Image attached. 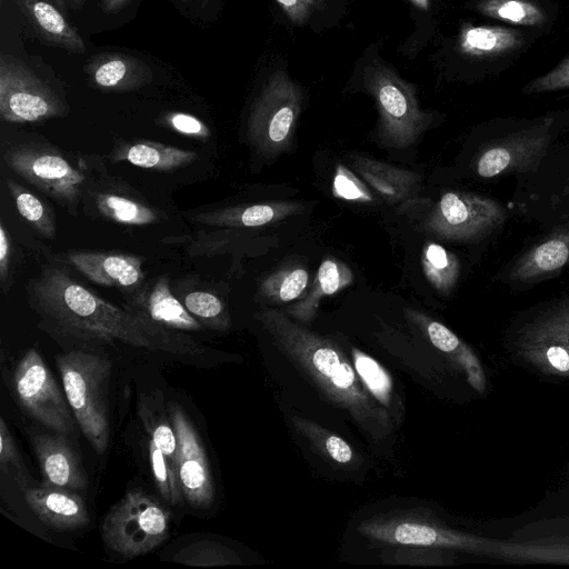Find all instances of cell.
I'll use <instances>...</instances> for the list:
<instances>
[{"label": "cell", "instance_id": "cell-1", "mask_svg": "<svg viewBox=\"0 0 569 569\" xmlns=\"http://www.w3.org/2000/svg\"><path fill=\"white\" fill-rule=\"evenodd\" d=\"M27 295L40 325L56 338L120 341L180 356L204 352L189 336L167 329L129 306L122 308L102 299L58 267L42 266L39 276L27 284Z\"/></svg>", "mask_w": 569, "mask_h": 569}, {"label": "cell", "instance_id": "cell-2", "mask_svg": "<svg viewBox=\"0 0 569 569\" xmlns=\"http://www.w3.org/2000/svg\"><path fill=\"white\" fill-rule=\"evenodd\" d=\"M254 318L280 352L326 400L349 413L373 440L389 436L393 427L389 413L368 393L348 357L335 341L274 308H262Z\"/></svg>", "mask_w": 569, "mask_h": 569}, {"label": "cell", "instance_id": "cell-3", "mask_svg": "<svg viewBox=\"0 0 569 569\" xmlns=\"http://www.w3.org/2000/svg\"><path fill=\"white\" fill-rule=\"evenodd\" d=\"M63 390L83 436L98 452L109 446L108 392L112 363L108 357L73 349L56 358Z\"/></svg>", "mask_w": 569, "mask_h": 569}, {"label": "cell", "instance_id": "cell-4", "mask_svg": "<svg viewBox=\"0 0 569 569\" xmlns=\"http://www.w3.org/2000/svg\"><path fill=\"white\" fill-rule=\"evenodd\" d=\"M170 512L141 490H129L101 523L106 547L124 558L149 553L170 533Z\"/></svg>", "mask_w": 569, "mask_h": 569}, {"label": "cell", "instance_id": "cell-5", "mask_svg": "<svg viewBox=\"0 0 569 569\" xmlns=\"http://www.w3.org/2000/svg\"><path fill=\"white\" fill-rule=\"evenodd\" d=\"M363 80L377 104L380 138L398 149L412 146L432 121L420 109L415 87L378 61L365 69Z\"/></svg>", "mask_w": 569, "mask_h": 569}, {"label": "cell", "instance_id": "cell-6", "mask_svg": "<svg viewBox=\"0 0 569 569\" xmlns=\"http://www.w3.org/2000/svg\"><path fill=\"white\" fill-rule=\"evenodd\" d=\"M301 106L298 86L284 72H274L254 101L248 120V139L259 154L270 159L289 148Z\"/></svg>", "mask_w": 569, "mask_h": 569}, {"label": "cell", "instance_id": "cell-7", "mask_svg": "<svg viewBox=\"0 0 569 569\" xmlns=\"http://www.w3.org/2000/svg\"><path fill=\"white\" fill-rule=\"evenodd\" d=\"M7 167L73 216L82 197L84 176L61 153L37 143H14L4 148Z\"/></svg>", "mask_w": 569, "mask_h": 569}, {"label": "cell", "instance_id": "cell-8", "mask_svg": "<svg viewBox=\"0 0 569 569\" xmlns=\"http://www.w3.org/2000/svg\"><path fill=\"white\" fill-rule=\"evenodd\" d=\"M361 536L386 545L480 552L485 542L416 513L377 515L358 526Z\"/></svg>", "mask_w": 569, "mask_h": 569}, {"label": "cell", "instance_id": "cell-9", "mask_svg": "<svg viewBox=\"0 0 569 569\" xmlns=\"http://www.w3.org/2000/svg\"><path fill=\"white\" fill-rule=\"evenodd\" d=\"M506 220L505 208L483 196L449 191L442 194L427 214L423 228L443 240L475 241Z\"/></svg>", "mask_w": 569, "mask_h": 569}, {"label": "cell", "instance_id": "cell-10", "mask_svg": "<svg viewBox=\"0 0 569 569\" xmlns=\"http://www.w3.org/2000/svg\"><path fill=\"white\" fill-rule=\"evenodd\" d=\"M13 386L19 403L37 421L68 433L74 429L70 406L37 349L24 352L13 372Z\"/></svg>", "mask_w": 569, "mask_h": 569}, {"label": "cell", "instance_id": "cell-11", "mask_svg": "<svg viewBox=\"0 0 569 569\" xmlns=\"http://www.w3.org/2000/svg\"><path fill=\"white\" fill-rule=\"evenodd\" d=\"M64 112V103L47 83L20 61L1 54L0 114L4 121L38 122Z\"/></svg>", "mask_w": 569, "mask_h": 569}, {"label": "cell", "instance_id": "cell-12", "mask_svg": "<svg viewBox=\"0 0 569 569\" xmlns=\"http://www.w3.org/2000/svg\"><path fill=\"white\" fill-rule=\"evenodd\" d=\"M169 421L177 436L176 468L183 497L196 509H207L214 500L216 489L206 450L183 409L168 403Z\"/></svg>", "mask_w": 569, "mask_h": 569}, {"label": "cell", "instance_id": "cell-13", "mask_svg": "<svg viewBox=\"0 0 569 569\" xmlns=\"http://www.w3.org/2000/svg\"><path fill=\"white\" fill-rule=\"evenodd\" d=\"M555 117H542L528 128L512 132L486 148L477 159L476 170L482 178L532 169L546 153L552 139Z\"/></svg>", "mask_w": 569, "mask_h": 569}, {"label": "cell", "instance_id": "cell-14", "mask_svg": "<svg viewBox=\"0 0 569 569\" xmlns=\"http://www.w3.org/2000/svg\"><path fill=\"white\" fill-rule=\"evenodd\" d=\"M533 36L511 26L469 23L461 28L457 48L462 58L497 74L527 50Z\"/></svg>", "mask_w": 569, "mask_h": 569}, {"label": "cell", "instance_id": "cell-15", "mask_svg": "<svg viewBox=\"0 0 569 569\" xmlns=\"http://www.w3.org/2000/svg\"><path fill=\"white\" fill-rule=\"evenodd\" d=\"M31 441L39 461L42 486L86 491L88 482L84 470L66 433H36L31 436Z\"/></svg>", "mask_w": 569, "mask_h": 569}, {"label": "cell", "instance_id": "cell-16", "mask_svg": "<svg viewBox=\"0 0 569 569\" xmlns=\"http://www.w3.org/2000/svg\"><path fill=\"white\" fill-rule=\"evenodd\" d=\"M68 262L90 281L133 291L142 286V258L118 251H70Z\"/></svg>", "mask_w": 569, "mask_h": 569}, {"label": "cell", "instance_id": "cell-17", "mask_svg": "<svg viewBox=\"0 0 569 569\" xmlns=\"http://www.w3.org/2000/svg\"><path fill=\"white\" fill-rule=\"evenodd\" d=\"M24 501L46 526L70 531L86 527L89 512L78 492L53 487H28L22 490Z\"/></svg>", "mask_w": 569, "mask_h": 569}, {"label": "cell", "instance_id": "cell-18", "mask_svg": "<svg viewBox=\"0 0 569 569\" xmlns=\"http://www.w3.org/2000/svg\"><path fill=\"white\" fill-rule=\"evenodd\" d=\"M410 318L429 339V341L445 353L466 375L469 385L478 392L487 390V378L475 351L453 333L443 323L413 309H406Z\"/></svg>", "mask_w": 569, "mask_h": 569}, {"label": "cell", "instance_id": "cell-19", "mask_svg": "<svg viewBox=\"0 0 569 569\" xmlns=\"http://www.w3.org/2000/svg\"><path fill=\"white\" fill-rule=\"evenodd\" d=\"M348 159L356 174L387 203L401 202L420 187L421 177L417 172L359 154H350Z\"/></svg>", "mask_w": 569, "mask_h": 569}, {"label": "cell", "instance_id": "cell-20", "mask_svg": "<svg viewBox=\"0 0 569 569\" xmlns=\"http://www.w3.org/2000/svg\"><path fill=\"white\" fill-rule=\"evenodd\" d=\"M156 323L174 331H201L204 326L171 292L167 278L136 293L128 305Z\"/></svg>", "mask_w": 569, "mask_h": 569}, {"label": "cell", "instance_id": "cell-21", "mask_svg": "<svg viewBox=\"0 0 569 569\" xmlns=\"http://www.w3.org/2000/svg\"><path fill=\"white\" fill-rule=\"evenodd\" d=\"M569 262V221L532 246L511 267L509 279L517 282L540 280Z\"/></svg>", "mask_w": 569, "mask_h": 569}, {"label": "cell", "instance_id": "cell-22", "mask_svg": "<svg viewBox=\"0 0 569 569\" xmlns=\"http://www.w3.org/2000/svg\"><path fill=\"white\" fill-rule=\"evenodd\" d=\"M86 70L93 83L104 90H134L151 79V71L143 61L120 53L97 56Z\"/></svg>", "mask_w": 569, "mask_h": 569}, {"label": "cell", "instance_id": "cell-23", "mask_svg": "<svg viewBox=\"0 0 569 569\" xmlns=\"http://www.w3.org/2000/svg\"><path fill=\"white\" fill-rule=\"evenodd\" d=\"M353 282L352 270L333 257H327L320 263L311 287L307 293L287 309V313L300 323L311 322L318 311L320 301L332 296Z\"/></svg>", "mask_w": 569, "mask_h": 569}, {"label": "cell", "instance_id": "cell-24", "mask_svg": "<svg viewBox=\"0 0 569 569\" xmlns=\"http://www.w3.org/2000/svg\"><path fill=\"white\" fill-rule=\"evenodd\" d=\"M303 210L305 206L297 201H274L231 207L202 214L198 220L214 227H261Z\"/></svg>", "mask_w": 569, "mask_h": 569}, {"label": "cell", "instance_id": "cell-25", "mask_svg": "<svg viewBox=\"0 0 569 569\" xmlns=\"http://www.w3.org/2000/svg\"><path fill=\"white\" fill-rule=\"evenodd\" d=\"M517 355L542 375L569 379V348L557 339L525 330Z\"/></svg>", "mask_w": 569, "mask_h": 569}, {"label": "cell", "instance_id": "cell-26", "mask_svg": "<svg viewBox=\"0 0 569 569\" xmlns=\"http://www.w3.org/2000/svg\"><path fill=\"white\" fill-rule=\"evenodd\" d=\"M40 36L73 52H83L84 43L76 29L52 4L43 0H17Z\"/></svg>", "mask_w": 569, "mask_h": 569}, {"label": "cell", "instance_id": "cell-27", "mask_svg": "<svg viewBox=\"0 0 569 569\" xmlns=\"http://www.w3.org/2000/svg\"><path fill=\"white\" fill-rule=\"evenodd\" d=\"M113 159L124 160L146 169L172 170L192 163L198 159V154L191 150L142 140L127 142L119 147Z\"/></svg>", "mask_w": 569, "mask_h": 569}, {"label": "cell", "instance_id": "cell-28", "mask_svg": "<svg viewBox=\"0 0 569 569\" xmlns=\"http://www.w3.org/2000/svg\"><path fill=\"white\" fill-rule=\"evenodd\" d=\"M473 8L511 27L542 29L551 23V11L541 0H476Z\"/></svg>", "mask_w": 569, "mask_h": 569}, {"label": "cell", "instance_id": "cell-29", "mask_svg": "<svg viewBox=\"0 0 569 569\" xmlns=\"http://www.w3.org/2000/svg\"><path fill=\"white\" fill-rule=\"evenodd\" d=\"M291 423L295 430L327 461L345 468L359 466L358 455L343 438L299 416L292 417Z\"/></svg>", "mask_w": 569, "mask_h": 569}, {"label": "cell", "instance_id": "cell-30", "mask_svg": "<svg viewBox=\"0 0 569 569\" xmlns=\"http://www.w3.org/2000/svg\"><path fill=\"white\" fill-rule=\"evenodd\" d=\"M99 213L129 226H146L159 221V212L147 203L116 192H100L94 198Z\"/></svg>", "mask_w": 569, "mask_h": 569}, {"label": "cell", "instance_id": "cell-31", "mask_svg": "<svg viewBox=\"0 0 569 569\" xmlns=\"http://www.w3.org/2000/svg\"><path fill=\"white\" fill-rule=\"evenodd\" d=\"M421 267L428 282L441 295H449L458 281L460 262L457 256L433 241L421 251Z\"/></svg>", "mask_w": 569, "mask_h": 569}, {"label": "cell", "instance_id": "cell-32", "mask_svg": "<svg viewBox=\"0 0 569 569\" xmlns=\"http://www.w3.org/2000/svg\"><path fill=\"white\" fill-rule=\"evenodd\" d=\"M352 366L368 393L383 408H396V391L389 372L371 356L352 347Z\"/></svg>", "mask_w": 569, "mask_h": 569}, {"label": "cell", "instance_id": "cell-33", "mask_svg": "<svg viewBox=\"0 0 569 569\" xmlns=\"http://www.w3.org/2000/svg\"><path fill=\"white\" fill-rule=\"evenodd\" d=\"M308 282V270L299 264H290L268 274L258 291L271 303H286L300 298Z\"/></svg>", "mask_w": 569, "mask_h": 569}, {"label": "cell", "instance_id": "cell-34", "mask_svg": "<svg viewBox=\"0 0 569 569\" xmlns=\"http://www.w3.org/2000/svg\"><path fill=\"white\" fill-rule=\"evenodd\" d=\"M6 184L20 216L42 237L52 239L56 236L54 214L37 196L11 178Z\"/></svg>", "mask_w": 569, "mask_h": 569}, {"label": "cell", "instance_id": "cell-35", "mask_svg": "<svg viewBox=\"0 0 569 569\" xmlns=\"http://www.w3.org/2000/svg\"><path fill=\"white\" fill-rule=\"evenodd\" d=\"M182 302L188 311L197 318L204 328L227 331L231 319L222 300L208 291H191L183 296Z\"/></svg>", "mask_w": 569, "mask_h": 569}, {"label": "cell", "instance_id": "cell-36", "mask_svg": "<svg viewBox=\"0 0 569 569\" xmlns=\"http://www.w3.org/2000/svg\"><path fill=\"white\" fill-rule=\"evenodd\" d=\"M172 561L196 567L241 563L240 557L233 550L214 541L190 543L174 553Z\"/></svg>", "mask_w": 569, "mask_h": 569}, {"label": "cell", "instance_id": "cell-37", "mask_svg": "<svg viewBox=\"0 0 569 569\" xmlns=\"http://www.w3.org/2000/svg\"><path fill=\"white\" fill-rule=\"evenodd\" d=\"M148 450L152 475L161 497L170 505L181 503L183 492L176 467L151 439Z\"/></svg>", "mask_w": 569, "mask_h": 569}, {"label": "cell", "instance_id": "cell-38", "mask_svg": "<svg viewBox=\"0 0 569 569\" xmlns=\"http://www.w3.org/2000/svg\"><path fill=\"white\" fill-rule=\"evenodd\" d=\"M0 467L3 473L17 482L21 491L31 487L32 479L3 418L0 419Z\"/></svg>", "mask_w": 569, "mask_h": 569}, {"label": "cell", "instance_id": "cell-39", "mask_svg": "<svg viewBox=\"0 0 569 569\" xmlns=\"http://www.w3.org/2000/svg\"><path fill=\"white\" fill-rule=\"evenodd\" d=\"M525 330L551 337L569 348V302L540 317Z\"/></svg>", "mask_w": 569, "mask_h": 569}, {"label": "cell", "instance_id": "cell-40", "mask_svg": "<svg viewBox=\"0 0 569 569\" xmlns=\"http://www.w3.org/2000/svg\"><path fill=\"white\" fill-rule=\"evenodd\" d=\"M569 89V53L552 69L529 81L522 89L525 94H537Z\"/></svg>", "mask_w": 569, "mask_h": 569}, {"label": "cell", "instance_id": "cell-41", "mask_svg": "<svg viewBox=\"0 0 569 569\" xmlns=\"http://www.w3.org/2000/svg\"><path fill=\"white\" fill-rule=\"evenodd\" d=\"M333 193L338 198L350 201L369 202L373 200L365 182L356 173H352L345 166L339 164L332 184Z\"/></svg>", "mask_w": 569, "mask_h": 569}, {"label": "cell", "instance_id": "cell-42", "mask_svg": "<svg viewBox=\"0 0 569 569\" xmlns=\"http://www.w3.org/2000/svg\"><path fill=\"white\" fill-rule=\"evenodd\" d=\"M150 439L176 467L177 436L172 425L164 420L146 422ZM177 469V468H176Z\"/></svg>", "mask_w": 569, "mask_h": 569}, {"label": "cell", "instance_id": "cell-43", "mask_svg": "<svg viewBox=\"0 0 569 569\" xmlns=\"http://www.w3.org/2000/svg\"><path fill=\"white\" fill-rule=\"evenodd\" d=\"M401 547L403 549H398L391 556V559L397 560V562L436 566L443 565V560H447L446 553L442 552L443 550L411 546Z\"/></svg>", "mask_w": 569, "mask_h": 569}, {"label": "cell", "instance_id": "cell-44", "mask_svg": "<svg viewBox=\"0 0 569 569\" xmlns=\"http://www.w3.org/2000/svg\"><path fill=\"white\" fill-rule=\"evenodd\" d=\"M166 121L176 131L189 137L206 139L210 136L209 128L201 120L188 113H170Z\"/></svg>", "mask_w": 569, "mask_h": 569}, {"label": "cell", "instance_id": "cell-45", "mask_svg": "<svg viewBox=\"0 0 569 569\" xmlns=\"http://www.w3.org/2000/svg\"><path fill=\"white\" fill-rule=\"evenodd\" d=\"M295 23H303L321 6L323 0H276Z\"/></svg>", "mask_w": 569, "mask_h": 569}, {"label": "cell", "instance_id": "cell-46", "mask_svg": "<svg viewBox=\"0 0 569 569\" xmlns=\"http://www.w3.org/2000/svg\"><path fill=\"white\" fill-rule=\"evenodd\" d=\"M11 241L9 233L6 229L3 221L0 223V277L2 287H6V283L9 282L10 277V266H11Z\"/></svg>", "mask_w": 569, "mask_h": 569}, {"label": "cell", "instance_id": "cell-47", "mask_svg": "<svg viewBox=\"0 0 569 569\" xmlns=\"http://www.w3.org/2000/svg\"><path fill=\"white\" fill-rule=\"evenodd\" d=\"M127 1L128 0H102V9L106 12H116L123 7Z\"/></svg>", "mask_w": 569, "mask_h": 569}, {"label": "cell", "instance_id": "cell-48", "mask_svg": "<svg viewBox=\"0 0 569 569\" xmlns=\"http://www.w3.org/2000/svg\"><path fill=\"white\" fill-rule=\"evenodd\" d=\"M411 3H413L416 7L427 10L430 7L431 0H409Z\"/></svg>", "mask_w": 569, "mask_h": 569}, {"label": "cell", "instance_id": "cell-49", "mask_svg": "<svg viewBox=\"0 0 569 569\" xmlns=\"http://www.w3.org/2000/svg\"><path fill=\"white\" fill-rule=\"evenodd\" d=\"M187 1V0H186ZM188 1H199L201 3H204L206 1H209V0H188Z\"/></svg>", "mask_w": 569, "mask_h": 569}, {"label": "cell", "instance_id": "cell-50", "mask_svg": "<svg viewBox=\"0 0 569 569\" xmlns=\"http://www.w3.org/2000/svg\"><path fill=\"white\" fill-rule=\"evenodd\" d=\"M74 1H79V0H74Z\"/></svg>", "mask_w": 569, "mask_h": 569}]
</instances>
